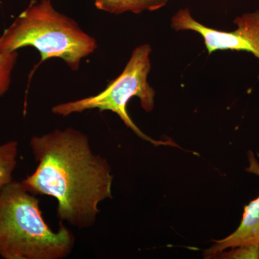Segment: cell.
Returning <instances> with one entry per match:
<instances>
[{
	"mask_svg": "<svg viewBox=\"0 0 259 259\" xmlns=\"http://www.w3.org/2000/svg\"><path fill=\"white\" fill-rule=\"evenodd\" d=\"M30 148L37 165L23 182L31 193L57 202V217L79 229L91 228L99 204L112 199L113 175L106 158L93 151L86 134L73 127L33 136Z\"/></svg>",
	"mask_w": 259,
	"mask_h": 259,
	"instance_id": "obj_1",
	"label": "cell"
},
{
	"mask_svg": "<svg viewBox=\"0 0 259 259\" xmlns=\"http://www.w3.org/2000/svg\"><path fill=\"white\" fill-rule=\"evenodd\" d=\"M74 235L60 223L54 231L42 217L40 201L23 182L0 187V257L63 259L75 246Z\"/></svg>",
	"mask_w": 259,
	"mask_h": 259,
	"instance_id": "obj_2",
	"label": "cell"
},
{
	"mask_svg": "<svg viewBox=\"0 0 259 259\" xmlns=\"http://www.w3.org/2000/svg\"><path fill=\"white\" fill-rule=\"evenodd\" d=\"M30 47L42 61L59 58L73 71L97 49L96 40L72 18L59 13L51 0L32 2L0 37V50L17 51Z\"/></svg>",
	"mask_w": 259,
	"mask_h": 259,
	"instance_id": "obj_3",
	"label": "cell"
},
{
	"mask_svg": "<svg viewBox=\"0 0 259 259\" xmlns=\"http://www.w3.org/2000/svg\"><path fill=\"white\" fill-rule=\"evenodd\" d=\"M151 46L148 44L136 48L121 74L109 83L102 93L81 100L59 104L53 107L51 111L63 117L95 109L101 112L111 111L117 114L125 125L141 139L154 145L168 144L155 141L145 135L134 123L127 110V104L134 97H139L145 111L151 112L154 107L156 93L147 81L151 67Z\"/></svg>",
	"mask_w": 259,
	"mask_h": 259,
	"instance_id": "obj_4",
	"label": "cell"
},
{
	"mask_svg": "<svg viewBox=\"0 0 259 259\" xmlns=\"http://www.w3.org/2000/svg\"><path fill=\"white\" fill-rule=\"evenodd\" d=\"M237 28L221 31L204 26L192 18L189 9H181L171 18V28L176 31L192 30L204 38L209 54L215 51H242L259 59V11L244 13L235 19Z\"/></svg>",
	"mask_w": 259,
	"mask_h": 259,
	"instance_id": "obj_5",
	"label": "cell"
},
{
	"mask_svg": "<svg viewBox=\"0 0 259 259\" xmlns=\"http://www.w3.org/2000/svg\"><path fill=\"white\" fill-rule=\"evenodd\" d=\"M248 161L245 171L259 177V162L251 151L248 152ZM245 244L259 245V196L245 206L241 223L236 231L223 239L214 241V244L205 250L204 258H212L220 252Z\"/></svg>",
	"mask_w": 259,
	"mask_h": 259,
	"instance_id": "obj_6",
	"label": "cell"
},
{
	"mask_svg": "<svg viewBox=\"0 0 259 259\" xmlns=\"http://www.w3.org/2000/svg\"><path fill=\"white\" fill-rule=\"evenodd\" d=\"M169 0H95L98 10L111 14L120 15L126 12L140 14L144 11L161 9Z\"/></svg>",
	"mask_w": 259,
	"mask_h": 259,
	"instance_id": "obj_7",
	"label": "cell"
},
{
	"mask_svg": "<svg viewBox=\"0 0 259 259\" xmlns=\"http://www.w3.org/2000/svg\"><path fill=\"white\" fill-rule=\"evenodd\" d=\"M19 146L15 141L0 145V187L13 181V175L18 165Z\"/></svg>",
	"mask_w": 259,
	"mask_h": 259,
	"instance_id": "obj_8",
	"label": "cell"
},
{
	"mask_svg": "<svg viewBox=\"0 0 259 259\" xmlns=\"http://www.w3.org/2000/svg\"><path fill=\"white\" fill-rule=\"evenodd\" d=\"M17 51L6 52L0 50V97L9 90L12 81V73L18 60Z\"/></svg>",
	"mask_w": 259,
	"mask_h": 259,
	"instance_id": "obj_9",
	"label": "cell"
},
{
	"mask_svg": "<svg viewBox=\"0 0 259 259\" xmlns=\"http://www.w3.org/2000/svg\"><path fill=\"white\" fill-rule=\"evenodd\" d=\"M212 258L259 259V245L245 244L231 248L228 251L220 252Z\"/></svg>",
	"mask_w": 259,
	"mask_h": 259,
	"instance_id": "obj_10",
	"label": "cell"
}]
</instances>
